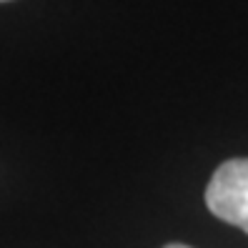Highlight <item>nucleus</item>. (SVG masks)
Segmentation results:
<instances>
[{
  "label": "nucleus",
  "instance_id": "f257e3e1",
  "mask_svg": "<svg viewBox=\"0 0 248 248\" xmlns=\"http://www.w3.org/2000/svg\"><path fill=\"white\" fill-rule=\"evenodd\" d=\"M208 211L248 233V158H231L216 168L206 188Z\"/></svg>",
  "mask_w": 248,
  "mask_h": 248
},
{
  "label": "nucleus",
  "instance_id": "f03ea898",
  "mask_svg": "<svg viewBox=\"0 0 248 248\" xmlns=\"http://www.w3.org/2000/svg\"><path fill=\"white\" fill-rule=\"evenodd\" d=\"M166 248H191V246H183V243H170V246H166Z\"/></svg>",
  "mask_w": 248,
  "mask_h": 248
},
{
  "label": "nucleus",
  "instance_id": "7ed1b4c3",
  "mask_svg": "<svg viewBox=\"0 0 248 248\" xmlns=\"http://www.w3.org/2000/svg\"><path fill=\"white\" fill-rule=\"evenodd\" d=\"M0 3H3V0H0Z\"/></svg>",
  "mask_w": 248,
  "mask_h": 248
}]
</instances>
